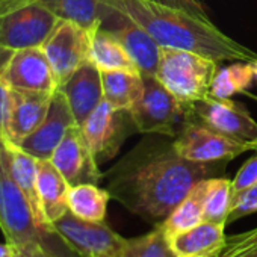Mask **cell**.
Listing matches in <instances>:
<instances>
[{
    "mask_svg": "<svg viewBox=\"0 0 257 257\" xmlns=\"http://www.w3.org/2000/svg\"><path fill=\"white\" fill-rule=\"evenodd\" d=\"M227 164L186 161L171 138L147 135L106 173V189L131 213L158 225L198 182L224 176Z\"/></svg>",
    "mask_w": 257,
    "mask_h": 257,
    "instance_id": "1",
    "label": "cell"
},
{
    "mask_svg": "<svg viewBox=\"0 0 257 257\" xmlns=\"http://www.w3.org/2000/svg\"><path fill=\"white\" fill-rule=\"evenodd\" d=\"M140 25L161 47L207 56L216 62H254L257 53L222 34L212 22L153 0H103Z\"/></svg>",
    "mask_w": 257,
    "mask_h": 257,
    "instance_id": "2",
    "label": "cell"
},
{
    "mask_svg": "<svg viewBox=\"0 0 257 257\" xmlns=\"http://www.w3.org/2000/svg\"><path fill=\"white\" fill-rule=\"evenodd\" d=\"M0 228L7 237V242L11 245L38 242L56 257H79L67 246L58 233H49L40 227L28 198L13 179L2 153H0Z\"/></svg>",
    "mask_w": 257,
    "mask_h": 257,
    "instance_id": "3",
    "label": "cell"
},
{
    "mask_svg": "<svg viewBox=\"0 0 257 257\" xmlns=\"http://www.w3.org/2000/svg\"><path fill=\"white\" fill-rule=\"evenodd\" d=\"M218 70L219 62L207 56L162 47L156 77L186 109L209 95Z\"/></svg>",
    "mask_w": 257,
    "mask_h": 257,
    "instance_id": "4",
    "label": "cell"
},
{
    "mask_svg": "<svg viewBox=\"0 0 257 257\" xmlns=\"http://www.w3.org/2000/svg\"><path fill=\"white\" fill-rule=\"evenodd\" d=\"M58 22L40 0L0 2V49L16 52L43 47Z\"/></svg>",
    "mask_w": 257,
    "mask_h": 257,
    "instance_id": "5",
    "label": "cell"
},
{
    "mask_svg": "<svg viewBox=\"0 0 257 257\" xmlns=\"http://www.w3.org/2000/svg\"><path fill=\"white\" fill-rule=\"evenodd\" d=\"M173 143L183 159L198 164L230 162L245 152H257V141H234L212 131L189 115L183 116Z\"/></svg>",
    "mask_w": 257,
    "mask_h": 257,
    "instance_id": "6",
    "label": "cell"
},
{
    "mask_svg": "<svg viewBox=\"0 0 257 257\" xmlns=\"http://www.w3.org/2000/svg\"><path fill=\"white\" fill-rule=\"evenodd\" d=\"M144 91L131 109L140 134L174 138L185 115L183 104L156 76H143Z\"/></svg>",
    "mask_w": 257,
    "mask_h": 257,
    "instance_id": "7",
    "label": "cell"
},
{
    "mask_svg": "<svg viewBox=\"0 0 257 257\" xmlns=\"http://www.w3.org/2000/svg\"><path fill=\"white\" fill-rule=\"evenodd\" d=\"M80 128L98 165L113 159L124 141L138 132L132 112L113 107L106 100L94 109Z\"/></svg>",
    "mask_w": 257,
    "mask_h": 257,
    "instance_id": "8",
    "label": "cell"
},
{
    "mask_svg": "<svg viewBox=\"0 0 257 257\" xmlns=\"http://www.w3.org/2000/svg\"><path fill=\"white\" fill-rule=\"evenodd\" d=\"M185 115L195 118L212 131L234 141H257L255 119L249 115L243 104L231 98H216L207 95L206 98L186 107Z\"/></svg>",
    "mask_w": 257,
    "mask_h": 257,
    "instance_id": "9",
    "label": "cell"
},
{
    "mask_svg": "<svg viewBox=\"0 0 257 257\" xmlns=\"http://www.w3.org/2000/svg\"><path fill=\"white\" fill-rule=\"evenodd\" d=\"M53 228L79 257H119L125 242V237L115 233L104 221H85L74 216L70 210L53 222Z\"/></svg>",
    "mask_w": 257,
    "mask_h": 257,
    "instance_id": "10",
    "label": "cell"
},
{
    "mask_svg": "<svg viewBox=\"0 0 257 257\" xmlns=\"http://www.w3.org/2000/svg\"><path fill=\"white\" fill-rule=\"evenodd\" d=\"M2 74L14 91L53 94L59 88L55 71L43 47L16 52L5 50Z\"/></svg>",
    "mask_w": 257,
    "mask_h": 257,
    "instance_id": "11",
    "label": "cell"
},
{
    "mask_svg": "<svg viewBox=\"0 0 257 257\" xmlns=\"http://www.w3.org/2000/svg\"><path fill=\"white\" fill-rule=\"evenodd\" d=\"M43 50L61 86L77 68L89 62L91 31L73 22L59 20L55 31L44 43Z\"/></svg>",
    "mask_w": 257,
    "mask_h": 257,
    "instance_id": "12",
    "label": "cell"
},
{
    "mask_svg": "<svg viewBox=\"0 0 257 257\" xmlns=\"http://www.w3.org/2000/svg\"><path fill=\"white\" fill-rule=\"evenodd\" d=\"M50 162L64 176L70 186L82 183L98 185L103 180L100 165L88 147L80 125H73L53 152Z\"/></svg>",
    "mask_w": 257,
    "mask_h": 257,
    "instance_id": "13",
    "label": "cell"
},
{
    "mask_svg": "<svg viewBox=\"0 0 257 257\" xmlns=\"http://www.w3.org/2000/svg\"><path fill=\"white\" fill-rule=\"evenodd\" d=\"M76 124L67 97L58 88L52 95L46 118L19 147L37 159L47 161L52 158L67 132Z\"/></svg>",
    "mask_w": 257,
    "mask_h": 257,
    "instance_id": "14",
    "label": "cell"
},
{
    "mask_svg": "<svg viewBox=\"0 0 257 257\" xmlns=\"http://www.w3.org/2000/svg\"><path fill=\"white\" fill-rule=\"evenodd\" d=\"M101 28L115 34L143 76H156L162 47L140 25L116 10L115 16Z\"/></svg>",
    "mask_w": 257,
    "mask_h": 257,
    "instance_id": "15",
    "label": "cell"
},
{
    "mask_svg": "<svg viewBox=\"0 0 257 257\" xmlns=\"http://www.w3.org/2000/svg\"><path fill=\"white\" fill-rule=\"evenodd\" d=\"M59 89L67 97L77 125H82L94 109L104 100L101 71L91 61L77 68L59 86Z\"/></svg>",
    "mask_w": 257,
    "mask_h": 257,
    "instance_id": "16",
    "label": "cell"
},
{
    "mask_svg": "<svg viewBox=\"0 0 257 257\" xmlns=\"http://www.w3.org/2000/svg\"><path fill=\"white\" fill-rule=\"evenodd\" d=\"M0 153L4 156V161H5L13 179L22 189L25 197L28 198L40 227L49 233H56L55 228L47 222L43 207H41V203H40V197H38V188H37L38 159L34 158L32 155L26 153L25 150H22L17 146L2 143V141H0Z\"/></svg>",
    "mask_w": 257,
    "mask_h": 257,
    "instance_id": "17",
    "label": "cell"
},
{
    "mask_svg": "<svg viewBox=\"0 0 257 257\" xmlns=\"http://www.w3.org/2000/svg\"><path fill=\"white\" fill-rule=\"evenodd\" d=\"M52 95L53 94L14 91L7 138L2 143L19 147L46 118Z\"/></svg>",
    "mask_w": 257,
    "mask_h": 257,
    "instance_id": "18",
    "label": "cell"
},
{
    "mask_svg": "<svg viewBox=\"0 0 257 257\" xmlns=\"http://www.w3.org/2000/svg\"><path fill=\"white\" fill-rule=\"evenodd\" d=\"M37 188L44 216L53 227V222L68 212V191L71 186L50 159H38Z\"/></svg>",
    "mask_w": 257,
    "mask_h": 257,
    "instance_id": "19",
    "label": "cell"
},
{
    "mask_svg": "<svg viewBox=\"0 0 257 257\" xmlns=\"http://www.w3.org/2000/svg\"><path fill=\"white\" fill-rule=\"evenodd\" d=\"M59 20H68L86 31L104 26L116 13L103 0H40Z\"/></svg>",
    "mask_w": 257,
    "mask_h": 257,
    "instance_id": "20",
    "label": "cell"
},
{
    "mask_svg": "<svg viewBox=\"0 0 257 257\" xmlns=\"http://www.w3.org/2000/svg\"><path fill=\"white\" fill-rule=\"evenodd\" d=\"M225 225L203 221L191 230H186L170 239L173 249L179 257H209L219 252L227 243Z\"/></svg>",
    "mask_w": 257,
    "mask_h": 257,
    "instance_id": "21",
    "label": "cell"
},
{
    "mask_svg": "<svg viewBox=\"0 0 257 257\" xmlns=\"http://www.w3.org/2000/svg\"><path fill=\"white\" fill-rule=\"evenodd\" d=\"M101 80L104 100L118 109L131 110L144 91V79L138 70L101 71Z\"/></svg>",
    "mask_w": 257,
    "mask_h": 257,
    "instance_id": "22",
    "label": "cell"
},
{
    "mask_svg": "<svg viewBox=\"0 0 257 257\" xmlns=\"http://www.w3.org/2000/svg\"><path fill=\"white\" fill-rule=\"evenodd\" d=\"M89 61L100 71L138 70L115 34L101 26L91 31Z\"/></svg>",
    "mask_w": 257,
    "mask_h": 257,
    "instance_id": "23",
    "label": "cell"
},
{
    "mask_svg": "<svg viewBox=\"0 0 257 257\" xmlns=\"http://www.w3.org/2000/svg\"><path fill=\"white\" fill-rule=\"evenodd\" d=\"M207 188V179L198 182L191 192L173 209V212L159 224L168 239L194 228L203 222V204Z\"/></svg>",
    "mask_w": 257,
    "mask_h": 257,
    "instance_id": "24",
    "label": "cell"
},
{
    "mask_svg": "<svg viewBox=\"0 0 257 257\" xmlns=\"http://www.w3.org/2000/svg\"><path fill=\"white\" fill-rule=\"evenodd\" d=\"M110 194L107 189L94 183H82L71 186L68 191V210L85 221L101 222L106 218Z\"/></svg>",
    "mask_w": 257,
    "mask_h": 257,
    "instance_id": "25",
    "label": "cell"
},
{
    "mask_svg": "<svg viewBox=\"0 0 257 257\" xmlns=\"http://www.w3.org/2000/svg\"><path fill=\"white\" fill-rule=\"evenodd\" d=\"M233 204L231 180L219 176L207 179V188L203 204V221L225 225L228 222Z\"/></svg>",
    "mask_w": 257,
    "mask_h": 257,
    "instance_id": "26",
    "label": "cell"
},
{
    "mask_svg": "<svg viewBox=\"0 0 257 257\" xmlns=\"http://www.w3.org/2000/svg\"><path fill=\"white\" fill-rule=\"evenodd\" d=\"M254 80V68L251 62H234L219 68L209 95L216 98H230L234 94L245 92Z\"/></svg>",
    "mask_w": 257,
    "mask_h": 257,
    "instance_id": "27",
    "label": "cell"
},
{
    "mask_svg": "<svg viewBox=\"0 0 257 257\" xmlns=\"http://www.w3.org/2000/svg\"><path fill=\"white\" fill-rule=\"evenodd\" d=\"M119 257H179L162 227L158 224L147 234L131 237L124 242Z\"/></svg>",
    "mask_w": 257,
    "mask_h": 257,
    "instance_id": "28",
    "label": "cell"
},
{
    "mask_svg": "<svg viewBox=\"0 0 257 257\" xmlns=\"http://www.w3.org/2000/svg\"><path fill=\"white\" fill-rule=\"evenodd\" d=\"M254 254H257V228L228 236L216 257H252Z\"/></svg>",
    "mask_w": 257,
    "mask_h": 257,
    "instance_id": "29",
    "label": "cell"
},
{
    "mask_svg": "<svg viewBox=\"0 0 257 257\" xmlns=\"http://www.w3.org/2000/svg\"><path fill=\"white\" fill-rule=\"evenodd\" d=\"M4 55L5 50L0 49V141H5L7 138V128L13 110V95H14V89L8 85V82L4 79L2 74Z\"/></svg>",
    "mask_w": 257,
    "mask_h": 257,
    "instance_id": "30",
    "label": "cell"
},
{
    "mask_svg": "<svg viewBox=\"0 0 257 257\" xmlns=\"http://www.w3.org/2000/svg\"><path fill=\"white\" fill-rule=\"evenodd\" d=\"M255 212H257V183H254L248 189L233 197L228 222H233L236 219H240Z\"/></svg>",
    "mask_w": 257,
    "mask_h": 257,
    "instance_id": "31",
    "label": "cell"
},
{
    "mask_svg": "<svg viewBox=\"0 0 257 257\" xmlns=\"http://www.w3.org/2000/svg\"><path fill=\"white\" fill-rule=\"evenodd\" d=\"M257 183V153L249 158L237 171L234 179L231 180V188H233V197L240 194L242 191L248 189Z\"/></svg>",
    "mask_w": 257,
    "mask_h": 257,
    "instance_id": "32",
    "label": "cell"
},
{
    "mask_svg": "<svg viewBox=\"0 0 257 257\" xmlns=\"http://www.w3.org/2000/svg\"><path fill=\"white\" fill-rule=\"evenodd\" d=\"M153 2L185 11V13H188V14H191V16H194L203 22L210 23V19H209V16H207L204 7L201 4V0H153Z\"/></svg>",
    "mask_w": 257,
    "mask_h": 257,
    "instance_id": "33",
    "label": "cell"
},
{
    "mask_svg": "<svg viewBox=\"0 0 257 257\" xmlns=\"http://www.w3.org/2000/svg\"><path fill=\"white\" fill-rule=\"evenodd\" d=\"M13 257H53V254L38 242H25L13 245Z\"/></svg>",
    "mask_w": 257,
    "mask_h": 257,
    "instance_id": "34",
    "label": "cell"
},
{
    "mask_svg": "<svg viewBox=\"0 0 257 257\" xmlns=\"http://www.w3.org/2000/svg\"><path fill=\"white\" fill-rule=\"evenodd\" d=\"M0 257H13V245L10 242L0 243Z\"/></svg>",
    "mask_w": 257,
    "mask_h": 257,
    "instance_id": "35",
    "label": "cell"
},
{
    "mask_svg": "<svg viewBox=\"0 0 257 257\" xmlns=\"http://www.w3.org/2000/svg\"><path fill=\"white\" fill-rule=\"evenodd\" d=\"M251 64H252V68H254V79H257V59L254 62H251Z\"/></svg>",
    "mask_w": 257,
    "mask_h": 257,
    "instance_id": "36",
    "label": "cell"
},
{
    "mask_svg": "<svg viewBox=\"0 0 257 257\" xmlns=\"http://www.w3.org/2000/svg\"><path fill=\"white\" fill-rule=\"evenodd\" d=\"M245 94H246L248 97H251V98H254V100L257 101V97H255V95H252V94H249V92H246V91H245Z\"/></svg>",
    "mask_w": 257,
    "mask_h": 257,
    "instance_id": "37",
    "label": "cell"
},
{
    "mask_svg": "<svg viewBox=\"0 0 257 257\" xmlns=\"http://www.w3.org/2000/svg\"><path fill=\"white\" fill-rule=\"evenodd\" d=\"M94 257H112V255H94Z\"/></svg>",
    "mask_w": 257,
    "mask_h": 257,
    "instance_id": "38",
    "label": "cell"
},
{
    "mask_svg": "<svg viewBox=\"0 0 257 257\" xmlns=\"http://www.w3.org/2000/svg\"><path fill=\"white\" fill-rule=\"evenodd\" d=\"M216 254H218V252H216ZM216 254H215V255H209V257H216Z\"/></svg>",
    "mask_w": 257,
    "mask_h": 257,
    "instance_id": "39",
    "label": "cell"
},
{
    "mask_svg": "<svg viewBox=\"0 0 257 257\" xmlns=\"http://www.w3.org/2000/svg\"><path fill=\"white\" fill-rule=\"evenodd\" d=\"M252 257H257V254H254V255H252Z\"/></svg>",
    "mask_w": 257,
    "mask_h": 257,
    "instance_id": "40",
    "label": "cell"
},
{
    "mask_svg": "<svg viewBox=\"0 0 257 257\" xmlns=\"http://www.w3.org/2000/svg\"><path fill=\"white\" fill-rule=\"evenodd\" d=\"M0 2H5V0H0Z\"/></svg>",
    "mask_w": 257,
    "mask_h": 257,
    "instance_id": "41",
    "label": "cell"
},
{
    "mask_svg": "<svg viewBox=\"0 0 257 257\" xmlns=\"http://www.w3.org/2000/svg\"><path fill=\"white\" fill-rule=\"evenodd\" d=\"M53 257H56V255H53Z\"/></svg>",
    "mask_w": 257,
    "mask_h": 257,
    "instance_id": "42",
    "label": "cell"
}]
</instances>
